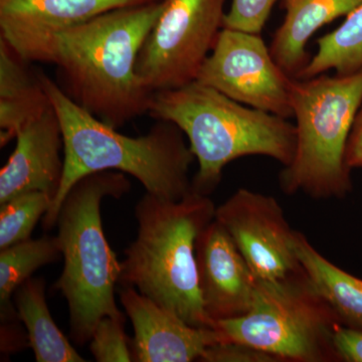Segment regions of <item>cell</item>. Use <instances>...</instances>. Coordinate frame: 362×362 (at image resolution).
Instances as JSON below:
<instances>
[{"label": "cell", "instance_id": "cell-21", "mask_svg": "<svg viewBox=\"0 0 362 362\" xmlns=\"http://www.w3.org/2000/svg\"><path fill=\"white\" fill-rule=\"evenodd\" d=\"M52 202L49 194L32 192L0 204V250L32 239L33 230Z\"/></svg>", "mask_w": 362, "mask_h": 362}, {"label": "cell", "instance_id": "cell-17", "mask_svg": "<svg viewBox=\"0 0 362 362\" xmlns=\"http://www.w3.org/2000/svg\"><path fill=\"white\" fill-rule=\"evenodd\" d=\"M160 0H0V28H62L121 7Z\"/></svg>", "mask_w": 362, "mask_h": 362}, {"label": "cell", "instance_id": "cell-23", "mask_svg": "<svg viewBox=\"0 0 362 362\" xmlns=\"http://www.w3.org/2000/svg\"><path fill=\"white\" fill-rule=\"evenodd\" d=\"M278 0H232L223 28L261 35Z\"/></svg>", "mask_w": 362, "mask_h": 362}, {"label": "cell", "instance_id": "cell-22", "mask_svg": "<svg viewBox=\"0 0 362 362\" xmlns=\"http://www.w3.org/2000/svg\"><path fill=\"white\" fill-rule=\"evenodd\" d=\"M126 316L104 317L97 324L90 340V354L98 362H129L132 345L125 333Z\"/></svg>", "mask_w": 362, "mask_h": 362}, {"label": "cell", "instance_id": "cell-15", "mask_svg": "<svg viewBox=\"0 0 362 362\" xmlns=\"http://www.w3.org/2000/svg\"><path fill=\"white\" fill-rule=\"evenodd\" d=\"M52 106L39 71L0 37V146Z\"/></svg>", "mask_w": 362, "mask_h": 362}, {"label": "cell", "instance_id": "cell-19", "mask_svg": "<svg viewBox=\"0 0 362 362\" xmlns=\"http://www.w3.org/2000/svg\"><path fill=\"white\" fill-rule=\"evenodd\" d=\"M62 257L57 235L28 239L0 250V316L4 322L18 318L13 297L25 281L42 267L56 263Z\"/></svg>", "mask_w": 362, "mask_h": 362}, {"label": "cell", "instance_id": "cell-13", "mask_svg": "<svg viewBox=\"0 0 362 362\" xmlns=\"http://www.w3.org/2000/svg\"><path fill=\"white\" fill-rule=\"evenodd\" d=\"M16 139V148L0 170V204L32 192H45L54 202L63 180L65 144L52 105L26 124Z\"/></svg>", "mask_w": 362, "mask_h": 362}, {"label": "cell", "instance_id": "cell-5", "mask_svg": "<svg viewBox=\"0 0 362 362\" xmlns=\"http://www.w3.org/2000/svg\"><path fill=\"white\" fill-rule=\"evenodd\" d=\"M130 189L125 173L98 171L78 180L59 207L57 237L64 269L54 288L68 304L70 337L78 346L90 342L104 317L125 315L115 299L120 262L105 235L101 206L106 197L121 199Z\"/></svg>", "mask_w": 362, "mask_h": 362}, {"label": "cell", "instance_id": "cell-20", "mask_svg": "<svg viewBox=\"0 0 362 362\" xmlns=\"http://www.w3.org/2000/svg\"><path fill=\"white\" fill-rule=\"evenodd\" d=\"M318 49L297 78H309L331 70L349 75L362 69V4L341 25L317 40Z\"/></svg>", "mask_w": 362, "mask_h": 362}, {"label": "cell", "instance_id": "cell-25", "mask_svg": "<svg viewBox=\"0 0 362 362\" xmlns=\"http://www.w3.org/2000/svg\"><path fill=\"white\" fill-rule=\"evenodd\" d=\"M333 346L340 362H362V330L338 324L333 332Z\"/></svg>", "mask_w": 362, "mask_h": 362}, {"label": "cell", "instance_id": "cell-6", "mask_svg": "<svg viewBox=\"0 0 362 362\" xmlns=\"http://www.w3.org/2000/svg\"><path fill=\"white\" fill-rule=\"evenodd\" d=\"M291 102L296 150L281 173V188L312 199H343L352 190L345 150L362 104V69L349 75L293 78Z\"/></svg>", "mask_w": 362, "mask_h": 362}, {"label": "cell", "instance_id": "cell-18", "mask_svg": "<svg viewBox=\"0 0 362 362\" xmlns=\"http://www.w3.org/2000/svg\"><path fill=\"white\" fill-rule=\"evenodd\" d=\"M14 306L18 320L25 325L35 361H86L52 319L44 279L32 277L25 281L14 294Z\"/></svg>", "mask_w": 362, "mask_h": 362}, {"label": "cell", "instance_id": "cell-4", "mask_svg": "<svg viewBox=\"0 0 362 362\" xmlns=\"http://www.w3.org/2000/svg\"><path fill=\"white\" fill-rule=\"evenodd\" d=\"M148 115L185 133L199 162L192 189L204 195L213 194L223 168L235 159L263 156L288 166L296 150V126L287 119L243 106L197 81L154 93Z\"/></svg>", "mask_w": 362, "mask_h": 362}, {"label": "cell", "instance_id": "cell-11", "mask_svg": "<svg viewBox=\"0 0 362 362\" xmlns=\"http://www.w3.org/2000/svg\"><path fill=\"white\" fill-rule=\"evenodd\" d=\"M195 257L202 302L209 319L218 325L220 321L246 315L254 300L257 278L216 220L199 235Z\"/></svg>", "mask_w": 362, "mask_h": 362}, {"label": "cell", "instance_id": "cell-12", "mask_svg": "<svg viewBox=\"0 0 362 362\" xmlns=\"http://www.w3.org/2000/svg\"><path fill=\"white\" fill-rule=\"evenodd\" d=\"M119 298L134 329L136 362L199 361L207 347L225 342L218 329L189 325L135 288H121Z\"/></svg>", "mask_w": 362, "mask_h": 362}, {"label": "cell", "instance_id": "cell-2", "mask_svg": "<svg viewBox=\"0 0 362 362\" xmlns=\"http://www.w3.org/2000/svg\"><path fill=\"white\" fill-rule=\"evenodd\" d=\"M39 75L59 117L65 144L63 180L42 218L45 230L56 226L59 207L71 187L98 171L116 170L133 176L148 194L168 201H180L192 192L188 173L195 157L177 125L156 120L145 135L121 134L71 101L45 73L39 71Z\"/></svg>", "mask_w": 362, "mask_h": 362}, {"label": "cell", "instance_id": "cell-8", "mask_svg": "<svg viewBox=\"0 0 362 362\" xmlns=\"http://www.w3.org/2000/svg\"><path fill=\"white\" fill-rule=\"evenodd\" d=\"M228 0H165L135 71L152 93L180 89L197 75L223 28Z\"/></svg>", "mask_w": 362, "mask_h": 362}, {"label": "cell", "instance_id": "cell-9", "mask_svg": "<svg viewBox=\"0 0 362 362\" xmlns=\"http://www.w3.org/2000/svg\"><path fill=\"white\" fill-rule=\"evenodd\" d=\"M289 77L261 35L223 28L197 82L258 110L293 117Z\"/></svg>", "mask_w": 362, "mask_h": 362}, {"label": "cell", "instance_id": "cell-16", "mask_svg": "<svg viewBox=\"0 0 362 362\" xmlns=\"http://www.w3.org/2000/svg\"><path fill=\"white\" fill-rule=\"evenodd\" d=\"M295 252L316 291L339 323L362 330V279L324 258L300 232H296Z\"/></svg>", "mask_w": 362, "mask_h": 362}, {"label": "cell", "instance_id": "cell-26", "mask_svg": "<svg viewBox=\"0 0 362 362\" xmlns=\"http://www.w3.org/2000/svg\"><path fill=\"white\" fill-rule=\"evenodd\" d=\"M345 162L350 169L362 168V104L347 141Z\"/></svg>", "mask_w": 362, "mask_h": 362}, {"label": "cell", "instance_id": "cell-7", "mask_svg": "<svg viewBox=\"0 0 362 362\" xmlns=\"http://www.w3.org/2000/svg\"><path fill=\"white\" fill-rule=\"evenodd\" d=\"M339 321L304 269L278 280L257 279L246 315L220 321L226 341L249 345L282 361L340 362L333 332Z\"/></svg>", "mask_w": 362, "mask_h": 362}, {"label": "cell", "instance_id": "cell-10", "mask_svg": "<svg viewBox=\"0 0 362 362\" xmlns=\"http://www.w3.org/2000/svg\"><path fill=\"white\" fill-rule=\"evenodd\" d=\"M214 220L228 232L259 280H278L301 268L295 252L297 230L270 195L240 188L216 207Z\"/></svg>", "mask_w": 362, "mask_h": 362}, {"label": "cell", "instance_id": "cell-1", "mask_svg": "<svg viewBox=\"0 0 362 362\" xmlns=\"http://www.w3.org/2000/svg\"><path fill=\"white\" fill-rule=\"evenodd\" d=\"M164 1L121 7L62 28H0V37L26 61L56 66L66 96L119 129L149 113L154 93L135 66Z\"/></svg>", "mask_w": 362, "mask_h": 362}, {"label": "cell", "instance_id": "cell-3", "mask_svg": "<svg viewBox=\"0 0 362 362\" xmlns=\"http://www.w3.org/2000/svg\"><path fill=\"white\" fill-rule=\"evenodd\" d=\"M209 195L192 189L180 201L146 192L136 204L137 235L120 262L119 284L135 288L189 325L216 329L204 310L195 245L214 220Z\"/></svg>", "mask_w": 362, "mask_h": 362}, {"label": "cell", "instance_id": "cell-24", "mask_svg": "<svg viewBox=\"0 0 362 362\" xmlns=\"http://www.w3.org/2000/svg\"><path fill=\"white\" fill-rule=\"evenodd\" d=\"M199 361L281 362L277 357L243 343L226 341L207 347Z\"/></svg>", "mask_w": 362, "mask_h": 362}, {"label": "cell", "instance_id": "cell-14", "mask_svg": "<svg viewBox=\"0 0 362 362\" xmlns=\"http://www.w3.org/2000/svg\"><path fill=\"white\" fill-rule=\"evenodd\" d=\"M284 21L274 33L272 57L289 77L297 78L310 56L306 45L322 26L350 13L362 0H283Z\"/></svg>", "mask_w": 362, "mask_h": 362}]
</instances>
